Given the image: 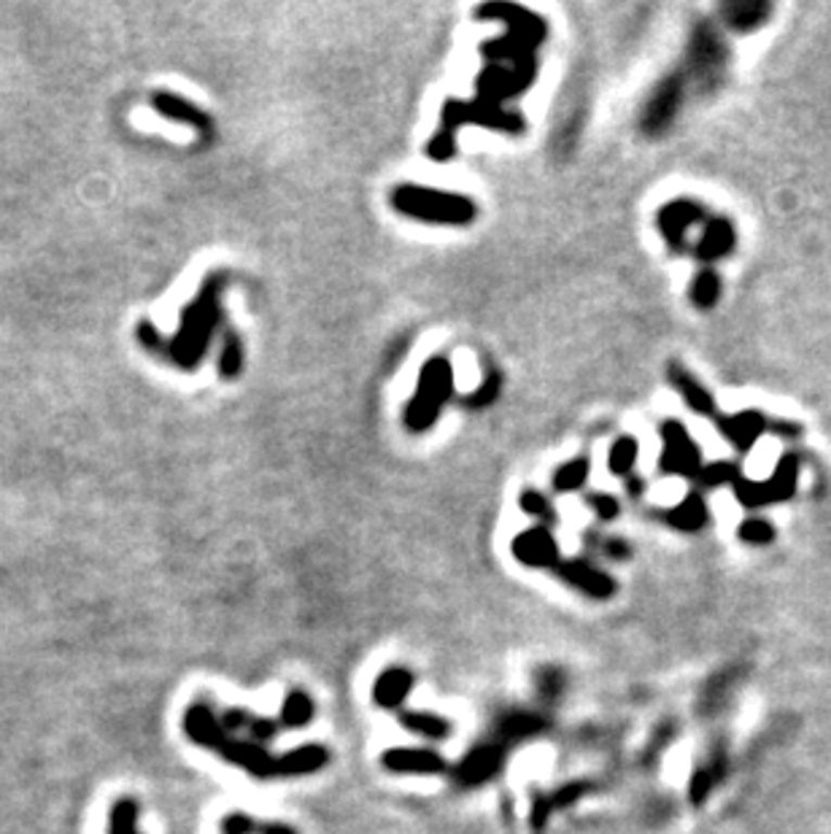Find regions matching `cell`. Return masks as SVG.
I'll return each mask as SVG.
<instances>
[{"mask_svg": "<svg viewBox=\"0 0 831 834\" xmlns=\"http://www.w3.org/2000/svg\"><path fill=\"white\" fill-rule=\"evenodd\" d=\"M181 727H184V734L192 743L214 750L221 761L241 767V770H246L257 781L281 778V756H273L265 745L254 743V740H238L227 734L219 727V716H216L214 705L206 703V700H197V703H192L184 710Z\"/></svg>", "mask_w": 831, "mask_h": 834, "instance_id": "cell-1", "label": "cell"}, {"mask_svg": "<svg viewBox=\"0 0 831 834\" xmlns=\"http://www.w3.org/2000/svg\"><path fill=\"white\" fill-rule=\"evenodd\" d=\"M219 279L210 275L206 286L201 290V295L184 308L181 313V330L168 346V357L174 362H179V368L192 370L203 357L210 344V335H214L216 324H219L221 311H219Z\"/></svg>", "mask_w": 831, "mask_h": 834, "instance_id": "cell-2", "label": "cell"}, {"mask_svg": "<svg viewBox=\"0 0 831 834\" xmlns=\"http://www.w3.org/2000/svg\"><path fill=\"white\" fill-rule=\"evenodd\" d=\"M392 206L406 217L430 224H470L478 214L470 197L413 184L397 187L392 192Z\"/></svg>", "mask_w": 831, "mask_h": 834, "instance_id": "cell-3", "label": "cell"}, {"mask_svg": "<svg viewBox=\"0 0 831 834\" xmlns=\"http://www.w3.org/2000/svg\"><path fill=\"white\" fill-rule=\"evenodd\" d=\"M686 65L700 90L711 92L724 85L729 68V47L713 22L702 20L694 25L689 49H686Z\"/></svg>", "mask_w": 831, "mask_h": 834, "instance_id": "cell-4", "label": "cell"}, {"mask_svg": "<svg viewBox=\"0 0 831 834\" xmlns=\"http://www.w3.org/2000/svg\"><path fill=\"white\" fill-rule=\"evenodd\" d=\"M453 395V370L451 362L443 357L430 359V362L421 368L419 375V389H416L413 400L408 402L406 411V424L413 433L432 427L435 419L440 416L443 406L451 400Z\"/></svg>", "mask_w": 831, "mask_h": 834, "instance_id": "cell-5", "label": "cell"}, {"mask_svg": "<svg viewBox=\"0 0 831 834\" xmlns=\"http://www.w3.org/2000/svg\"><path fill=\"white\" fill-rule=\"evenodd\" d=\"M800 467H802L800 457H796L794 451H789V454L780 457L772 476L767 480H753V478L740 476L734 484H731L737 502L745 508H764V505H772V502L791 500L796 491V484H800Z\"/></svg>", "mask_w": 831, "mask_h": 834, "instance_id": "cell-6", "label": "cell"}, {"mask_svg": "<svg viewBox=\"0 0 831 834\" xmlns=\"http://www.w3.org/2000/svg\"><path fill=\"white\" fill-rule=\"evenodd\" d=\"M662 440L664 451L659 467L667 476H683V478H696V473L702 471V451L694 444V438L689 435L683 422H669L662 424Z\"/></svg>", "mask_w": 831, "mask_h": 834, "instance_id": "cell-7", "label": "cell"}, {"mask_svg": "<svg viewBox=\"0 0 831 834\" xmlns=\"http://www.w3.org/2000/svg\"><path fill=\"white\" fill-rule=\"evenodd\" d=\"M686 95V76L680 74H669L653 87L651 98H648L645 108H642L640 117V127L645 136H662L667 132V127L673 125V119L678 117L680 103H683Z\"/></svg>", "mask_w": 831, "mask_h": 834, "instance_id": "cell-8", "label": "cell"}, {"mask_svg": "<svg viewBox=\"0 0 831 834\" xmlns=\"http://www.w3.org/2000/svg\"><path fill=\"white\" fill-rule=\"evenodd\" d=\"M462 121H481V125L495 127V130H506V132H521V127H524V121H521L519 114L502 112V108H497L495 103L448 101L446 108H443V130L453 132Z\"/></svg>", "mask_w": 831, "mask_h": 834, "instance_id": "cell-9", "label": "cell"}, {"mask_svg": "<svg viewBox=\"0 0 831 834\" xmlns=\"http://www.w3.org/2000/svg\"><path fill=\"white\" fill-rule=\"evenodd\" d=\"M502 765H506V745L491 740V743L475 745V748L459 761L453 775H457L459 786L473 788V786H481V783L491 781V778L502 770Z\"/></svg>", "mask_w": 831, "mask_h": 834, "instance_id": "cell-10", "label": "cell"}, {"mask_svg": "<svg viewBox=\"0 0 831 834\" xmlns=\"http://www.w3.org/2000/svg\"><path fill=\"white\" fill-rule=\"evenodd\" d=\"M553 570L570 589L591 596V600H608V596L616 594V581L586 560H559Z\"/></svg>", "mask_w": 831, "mask_h": 834, "instance_id": "cell-11", "label": "cell"}, {"mask_svg": "<svg viewBox=\"0 0 831 834\" xmlns=\"http://www.w3.org/2000/svg\"><path fill=\"white\" fill-rule=\"evenodd\" d=\"M532 76H535V60L532 57L519 60V63L513 65V70H500L497 65H491V68L478 79V92L486 103L502 101V98H513L526 90Z\"/></svg>", "mask_w": 831, "mask_h": 834, "instance_id": "cell-12", "label": "cell"}, {"mask_svg": "<svg viewBox=\"0 0 831 834\" xmlns=\"http://www.w3.org/2000/svg\"><path fill=\"white\" fill-rule=\"evenodd\" d=\"M656 222L669 246H673L675 252H683L689 230L694 228V224L705 222V208H702L700 203L689 201V197H680V201L667 203V206L659 211Z\"/></svg>", "mask_w": 831, "mask_h": 834, "instance_id": "cell-13", "label": "cell"}, {"mask_svg": "<svg viewBox=\"0 0 831 834\" xmlns=\"http://www.w3.org/2000/svg\"><path fill=\"white\" fill-rule=\"evenodd\" d=\"M716 427L740 454H745V451H751L753 446H756V440L762 438L764 433H769V419L764 416L762 411H756V408H751V411L731 413V416H721V413H718Z\"/></svg>", "mask_w": 831, "mask_h": 834, "instance_id": "cell-14", "label": "cell"}, {"mask_svg": "<svg viewBox=\"0 0 831 834\" xmlns=\"http://www.w3.org/2000/svg\"><path fill=\"white\" fill-rule=\"evenodd\" d=\"M513 556L524 567H557L559 565V546L553 540L551 529L532 527L516 535L513 540Z\"/></svg>", "mask_w": 831, "mask_h": 834, "instance_id": "cell-15", "label": "cell"}, {"mask_svg": "<svg viewBox=\"0 0 831 834\" xmlns=\"http://www.w3.org/2000/svg\"><path fill=\"white\" fill-rule=\"evenodd\" d=\"M381 765L389 772H416V775H437L448 770V761L430 748H389L381 754Z\"/></svg>", "mask_w": 831, "mask_h": 834, "instance_id": "cell-16", "label": "cell"}, {"mask_svg": "<svg viewBox=\"0 0 831 834\" xmlns=\"http://www.w3.org/2000/svg\"><path fill=\"white\" fill-rule=\"evenodd\" d=\"M416 676L408 667H386L373 683V703L384 710H402L408 694H411Z\"/></svg>", "mask_w": 831, "mask_h": 834, "instance_id": "cell-17", "label": "cell"}, {"mask_svg": "<svg viewBox=\"0 0 831 834\" xmlns=\"http://www.w3.org/2000/svg\"><path fill=\"white\" fill-rule=\"evenodd\" d=\"M772 11L775 5L769 0H727L721 3V20L729 30L753 33L767 25Z\"/></svg>", "mask_w": 831, "mask_h": 834, "instance_id": "cell-18", "label": "cell"}, {"mask_svg": "<svg viewBox=\"0 0 831 834\" xmlns=\"http://www.w3.org/2000/svg\"><path fill=\"white\" fill-rule=\"evenodd\" d=\"M734 224L724 217H711L705 219V230H702L700 241H696L694 254L702 262H716V259H724L727 254L734 252Z\"/></svg>", "mask_w": 831, "mask_h": 834, "instance_id": "cell-19", "label": "cell"}, {"mask_svg": "<svg viewBox=\"0 0 831 834\" xmlns=\"http://www.w3.org/2000/svg\"><path fill=\"white\" fill-rule=\"evenodd\" d=\"M667 378L669 384L675 386V392L683 397V402L691 408V411L700 413V416H713V413H716V400H713V395L705 389L702 381H696L694 375L683 368V364L669 362Z\"/></svg>", "mask_w": 831, "mask_h": 834, "instance_id": "cell-20", "label": "cell"}, {"mask_svg": "<svg viewBox=\"0 0 831 834\" xmlns=\"http://www.w3.org/2000/svg\"><path fill=\"white\" fill-rule=\"evenodd\" d=\"M478 16H500L502 22L511 25L513 36L524 38L529 47H535L542 36H546V25L537 20L532 11H524L521 5H508V3H491V5H481Z\"/></svg>", "mask_w": 831, "mask_h": 834, "instance_id": "cell-21", "label": "cell"}, {"mask_svg": "<svg viewBox=\"0 0 831 834\" xmlns=\"http://www.w3.org/2000/svg\"><path fill=\"white\" fill-rule=\"evenodd\" d=\"M152 106L154 112L163 114V117L174 119V121H184V125L197 127L201 132H210V117L206 112L190 103L187 98L174 95V92H154L152 95Z\"/></svg>", "mask_w": 831, "mask_h": 834, "instance_id": "cell-22", "label": "cell"}, {"mask_svg": "<svg viewBox=\"0 0 831 834\" xmlns=\"http://www.w3.org/2000/svg\"><path fill=\"white\" fill-rule=\"evenodd\" d=\"M656 516H662L664 524L680 529V533H696V529H702L707 524L711 511H707L705 497H702L700 491H691V495H686V500L680 502V505L669 508V511H659Z\"/></svg>", "mask_w": 831, "mask_h": 834, "instance_id": "cell-23", "label": "cell"}, {"mask_svg": "<svg viewBox=\"0 0 831 834\" xmlns=\"http://www.w3.org/2000/svg\"><path fill=\"white\" fill-rule=\"evenodd\" d=\"M327 761H330V750L324 745H301L290 754H281V778L311 775V772H319Z\"/></svg>", "mask_w": 831, "mask_h": 834, "instance_id": "cell-24", "label": "cell"}, {"mask_svg": "<svg viewBox=\"0 0 831 834\" xmlns=\"http://www.w3.org/2000/svg\"><path fill=\"white\" fill-rule=\"evenodd\" d=\"M542 729H546V718H542V716H537V714H508V716H502L500 721H497V727H495L497 737L495 740L508 748V745L521 743V740L535 737V734H540Z\"/></svg>", "mask_w": 831, "mask_h": 834, "instance_id": "cell-25", "label": "cell"}, {"mask_svg": "<svg viewBox=\"0 0 831 834\" xmlns=\"http://www.w3.org/2000/svg\"><path fill=\"white\" fill-rule=\"evenodd\" d=\"M397 718L406 729L421 734L426 740H446L451 734V721L437 714H430V710H397Z\"/></svg>", "mask_w": 831, "mask_h": 834, "instance_id": "cell-26", "label": "cell"}, {"mask_svg": "<svg viewBox=\"0 0 831 834\" xmlns=\"http://www.w3.org/2000/svg\"><path fill=\"white\" fill-rule=\"evenodd\" d=\"M314 710L316 708H314L311 694H306L303 689H295V692L286 694L284 703H281L279 723L286 729H301L314 721Z\"/></svg>", "mask_w": 831, "mask_h": 834, "instance_id": "cell-27", "label": "cell"}, {"mask_svg": "<svg viewBox=\"0 0 831 834\" xmlns=\"http://www.w3.org/2000/svg\"><path fill=\"white\" fill-rule=\"evenodd\" d=\"M721 292H724L721 275H718L716 270L705 268L694 275V281H691L689 297L696 308H702V311H711V308L716 306L718 300H721Z\"/></svg>", "mask_w": 831, "mask_h": 834, "instance_id": "cell-28", "label": "cell"}, {"mask_svg": "<svg viewBox=\"0 0 831 834\" xmlns=\"http://www.w3.org/2000/svg\"><path fill=\"white\" fill-rule=\"evenodd\" d=\"M138 819H141V808L132 797H119L108 810V824L105 834H141L138 830Z\"/></svg>", "mask_w": 831, "mask_h": 834, "instance_id": "cell-29", "label": "cell"}, {"mask_svg": "<svg viewBox=\"0 0 831 834\" xmlns=\"http://www.w3.org/2000/svg\"><path fill=\"white\" fill-rule=\"evenodd\" d=\"M586 788H589L586 783H570V786L559 788V792L551 794V797L537 799L535 808H532V826H535V830H542V824H546V819L551 816L553 808L575 803V799H580V794H584Z\"/></svg>", "mask_w": 831, "mask_h": 834, "instance_id": "cell-30", "label": "cell"}, {"mask_svg": "<svg viewBox=\"0 0 831 834\" xmlns=\"http://www.w3.org/2000/svg\"><path fill=\"white\" fill-rule=\"evenodd\" d=\"M637 454H640V444L635 438H618L611 446V454H608V467H611L616 476L626 478L637 465Z\"/></svg>", "mask_w": 831, "mask_h": 834, "instance_id": "cell-31", "label": "cell"}, {"mask_svg": "<svg viewBox=\"0 0 831 834\" xmlns=\"http://www.w3.org/2000/svg\"><path fill=\"white\" fill-rule=\"evenodd\" d=\"M519 505H521V511H524V513H529V516L540 518L542 527H546V529H551L553 524H557V511H553L551 500H548L546 495H540V491H537V489L521 491Z\"/></svg>", "mask_w": 831, "mask_h": 834, "instance_id": "cell-32", "label": "cell"}, {"mask_svg": "<svg viewBox=\"0 0 831 834\" xmlns=\"http://www.w3.org/2000/svg\"><path fill=\"white\" fill-rule=\"evenodd\" d=\"M589 478V460L578 457V460H570L567 465H562L553 476V489L557 491H575L586 484Z\"/></svg>", "mask_w": 831, "mask_h": 834, "instance_id": "cell-33", "label": "cell"}, {"mask_svg": "<svg viewBox=\"0 0 831 834\" xmlns=\"http://www.w3.org/2000/svg\"><path fill=\"white\" fill-rule=\"evenodd\" d=\"M742 473L737 471V465L731 462H713V465H705L700 473H696V484L702 489H718V486H731Z\"/></svg>", "mask_w": 831, "mask_h": 834, "instance_id": "cell-34", "label": "cell"}, {"mask_svg": "<svg viewBox=\"0 0 831 834\" xmlns=\"http://www.w3.org/2000/svg\"><path fill=\"white\" fill-rule=\"evenodd\" d=\"M241 370H243V346L235 335L227 333L225 346H221V357H219V375L221 378H235Z\"/></svg>", "mask_w": 831, "mask_h": 834, "instance_id": "cell-35", "label": "cell"}, {"mask_svg": "<svg viewBox=\"0 0 831 834\" xmlns=\"http://www.w3.org/2000/svg\"><path fill=\"white\" fill-rule=\"evenodd\" d=\"M740 540H745L747 546H769L775 540L772 524L764 522V518H747L740 524Z\"/></svg>", "mask_w": 831, "mask_h": 834, "instance_id": "cell-36", "label": "cell"}, {"mask_svg": "<svg viewBox=\"0 0 831 834\" xmlns=\"http://www.w3.org/2000/svg\"><path fill=\"white\" fill-rule=\"evenodd\" d=\"M586 502L595 508V513H597V518H600V522H613V518L618 516V511H622V505H618L616 497L605 495V491H591V495H586Z\"/></svg>", "mask_w": 831, "mask_h": 834, "instance_id": "cell-37", "label": "cell"}, {"mask_svg": "<svg viewBox=\"0 0 831 834\" xmlns=\"http://www.w3.org/2000/svg\"><path fill=\"white\" fill-rule=\"evenodd\" d=\"M500 386H502L500 375L489 373V378H486L484 384H481L478 389H475V395H470L464 402H468V406H473V408L489 406V402H495L497 395H500Z\"/></svg>", "mask_w": 831, "mask_h": 834, "instance_id": "cell-38", "label": "cell"}, {"mask_svg": "<svg viewBox=\"0 0 831 834\" xmlns=\"http://www.w3.org/2000/svg\"><path fill=\"white\" fill-rule=\"evenodd\" d=\"M279 721H273V718H263V716H252V723H248L246 732L252 734L254 743L265 745L270 743V740H276V734H279Z\"/></svg>", "mask_w": 831, "mask_h": 834, "instance_id": "cell-39", "label": "cell"}, {"mask_svg": "<svg viewBox=\"0 0 831 834\" xmlns=\"http://www.w3.org/2000/svg\"><path fill=\"white\" fill-rule=\"evenodd\" d=\"M216 716H219V727L225 729L227 734L243 732V729H248V723H252V714L243 708H227Z\"/></svg>", "mask_w": 831, "mask_h": 834, "instance_id": "cell-40", "label": "cell"}, {"mask_svg": "<svg viewBox=\"0 0 831 834\" xmlns=\"http://www.w3.org/2000/svg\"><path fill=\"white\" fill-rule=\"evenodd\" d=\"M259 824L246 813H230L221 819V834H257Z\"/></svg>", "mask_w": 831, "mask_h": 834, "instance_id": "cell-41", "label": "cell"}, {"mask_svg": "<svg viewBox=\"0 0 831 834\" xmlns=\"http://www.w3.org/2000/svg\"><path fill=\"white\" fill-rule=\"evenodd\" d=\"M138 341H141L149 351H154V355H157V351L159 355H168V346H165L163 335L157 333V328H154L149 319H143V322L138 324Z\"/></svg>", "mask_w": 831, "mask_h": 834, "instance_id": "cell-42", "label": "cell"}, {"mask_svg": "<svg viewBox=\"0 0 831 834\" xmlns=\"http://www.w3.org/2000/svg\"><path fill=\"white\" fill-rule=\"evenodd\" d=\"M430 157L432 159H451L453 157V132L440 130L430 143Z\"/></svg>", "mask_w": 831, "mask_h": 834, "instance_id": "cell-43", "label": "cell"}, {"mask_svg": "<svg viewBox=\"0 0 831 834\" xmlns=\"http://www.w3.org/2000/svg\"><path fill=\"white\" fill-rule=\"evenodd\" d=\"M769 433L780 435V438L794 440V438H800V435H802V427H800V424H794V422H769Z\"/></svg>", "mask_w": 831, "mask_h": 834, "instance_id": "cell-44", "label": "cell"}, {"mask_svg": "<svg viewBox=\"0 0 831 834\" xmlns=\"http://www.w3.org/2000/svg\"><path fill=\"white\" fill-rule=\"evenodd\" d=\"M605 554L613 556V560H626V556H629V546H626L622 538H611L605 543Z\"/></svg>", "mask_w": 831, "mask_h": 834, "instance_id": "cell-45", "label": "cell"}, {"mask_svg": "<svg viewBox=\"0 0 831 834\" xmlns=\"http://www.w3.org/2000/svg\"><path fill=\"white\" fill-rule=\"evenodd\" d=\"M257 834H297L292 826L281 824V821H268V824H259Z\"/></svg>", "mask_w": 831, "mask_h": 834, "instance_id": "cell-46", "label": "cell"}, {"mask_svg": "<svg viewBox=\"0 0 831 834\" xmlns=\"http://www.w3.org/2000/svg\"><path fill=\"white\" fill-rule=\"evenodd\" d=\"M642 489H645V484H642V478H637V476L626 478V491H629L631 497H642Z\"/></svg>", "mask_w": 831, "mask_h": 834, "instance_id": "cell-47", "label": "cell"}]
</instances>
